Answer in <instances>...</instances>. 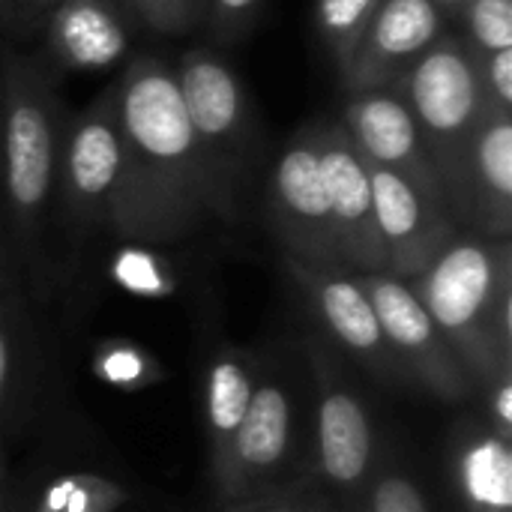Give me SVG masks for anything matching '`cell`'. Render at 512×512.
<instances>
[{"label":"cell","mask_w":512,"mask_h":512,"mask_svg":"<svg viewBox=\"0 0 512 512\" xmlns=\"http://www.w3.org/2000/svg\"><path fill=\"white\" fill-rule=\"evenodd\" d=\"M294 447V402L288 387L258 369L255 393L249 411L234 438L225 471L219 474L216 495L219 504H234L261 492H273L276 477L288 468Z\"/></svg>","instance_id":"obj_12"},{"label":"cell","mask_w":512,"mask_h":512,"mask_svg":"<svg viewBox=\"0 0 512 512\" xmlns=\"http://www.w3.org/2000/svg\"><path fill=\"white\" fill-rule=\"evenodd\" d=\"M285 264H288V273L306 291V300L315 318L321 321L327 336L336 342V348L354 357L375 378L387 384H408L399 360L393 357L384 339L375 306L357 270H348L339 264H306L288 255H285Z\"/></svg>","instance_id":"obj_10"},{"label":"cell","mask_w":512,"mask_h":512,"mask_svg":"<svg viewBox=\"0 0 512 512\" xmlns=\"http://www.w3.org/2000/svg\"><path fill=\"white\" fill-rule=\"evenodd\" d=\"M339 258L357 273H384L369 165L339 120L312 123Z\"/></svg>","instance_id":"obj_11"},{"label":"cell","mask_w":512,"mask_h":512,"mask_svg":"<svg viewBox=\"0 0 512 512\" xmlns=\"http://www.w3.org/2000/svg\"><path fill=\"white\" fill-rule=\"evenodd\" d=\"M129 12V0H57L45 18L48 54L69 72L117 66L132 42Z\"/></svg>","instance_id":"obj_17"},{"label":"cell","mask_w":512,"mask_h":512,"mask_svg":"<svg viewBox=\"0 0 512 512\" xmlns=\"http://www.w3.org/2000/svg\"><path fill=\"white\" fill-rule=\"evenodd\" d=\"M111 90L129 174L123 240L162 243L204 216L231 219L237 204L189 123L174 69L138 54Z\"/></svg>","instance_id":"obj_1"},{"label":"cell","mask_w":512,"mask_h":512,"mask_svg":"<svg viewBox=\"0 0 512 512\" xmlns=\"http://www.w3.org/2000/svg\"><path fill=\"white\" fill-rule=\"evenodd\" d=\"M219 512H324L306 501H297L291 495H279V492H261L234 504H222Z\"/></svg>","instance_id":"obj_26"},{"label":"cell","mask_w":512,"mask_h":512,"mask_svg":"<svg viewBox=\"0 0 512 512\" xmlns=\"http://www.w3.org/2000/svg\"><path fill=\"white\" fill-rule=\"evenodd\" d=\"M318 381L315 405V471L327 492L342 504H360L378 468L372 414L351 381L339 372L333 354L312 348Z\"/></svg>","instance_id":"obj_7"},{"label":"cell","mask_w":512,"mask_h":512,"mask_svg":"<svg viewBox=\"0 0 512 512\" xmlns=\"http://www.w3.org/2000/svg\"><path fill=\"white\" fill-rule=\"evenodd\" d=\"M459 225L471 234L510 240L512 228V117L492 108L477 126L462 174Z\"/></svg>","instance_id":"obj_16"},{"label":"cell","mask_w":512,"mask_h":512,"mask_svg":"<svg viewBox=\"0 0 512 512\" xmlns=\"http://www.w3.org/2000/svg\"><path fill=\"white\" fill-rule=\"evenodd\" d=\"M63 135L60 102L45 72L30 60H9L3 66L0 189L6 195L15 237L30 264L57 189Z\"/></svg>","instance_id":"obj_3"},{"label":"cell","mask_w":512,"mask_h":512,"mask_svg":"<svg viewBox=\"0 0 512 512\" xmlns=\"http://www.w3.org/2000/svg\"><path fill=\"white\" fill-rule=\"evenodd\" d=\"M453 474L465 512H512L510 441L492 426H468L453 450Z\"/></svg>","instance_id":"obj_19"},{"label":"cell","mask_w":512,"mask_h":512,"mask_svg":"<svg viewBox=\"0 0 512 512\" xmlns=\"http://www.w3.org/2000/svg\"><path fill=\"white\" fill-rule=\"evenodd\" d=\"M57 189L63 210L78 231L105 228L123 237L129 174L114 90H105L69 123L60 150Z\"/></svg>","instance_id":"obj_5"},{"label":"cell","mask_w":512,"mask_h":512,"mask_svg":"<svg viewBox=\"0 0 512 512\" xmlns=\"http://www.w3.org/2000/svg\"><path fill=\"white\" fill-rule=\"evenodd\" d=\"M432 3H435L438 9H459L465 0H432Z\"/></svg>","instance_id":"obj_29"},{"label":"cell","mask_w":512,"mask_h":512,"mask_svg":"<svg viewBox=\"0 0 512 512\" xmlns=\"http://www.w3.org/2000/svg\"><path fill=\"white\" fill-rule=\"evenodd\" d=\"M0 273H3V261H0Z\"/></svg>","instance_id":"obj_32"},{"label":"cell","mask_w":512,"mask_h":512,"mask_svg":"<svg viewBox=\"0 0 512 512\" xmlns=\"http://www.w3.org/2000/svg\"><path fill=\"white\" fill-rule=\"evenodd\" d=\"M264 0H207L204 18L210 21V30L222 42L240 39L258 18Z\"/></svg>","instance_id":"obj_24"},{"label":"cell","mask_w":512,"mask_h":512,"mask_svg":"<svg viewBox=\"0 0 512 512\" xmlns=\"http://www.w3.org/2000/svg\"><path fill=\"white\" fill-rule=\"evenodd\" d=\"M360 282L375 306L384 339L399 360L408 384H417L444 402L474 399L477 390L468 372L429 318L414 288L390 273H360Z\"/></svg>","instance_id":"obj_8"},{"label":"cell","mask_w":512,"mask_h":512,"mask_svg":"<svg viewBox=\"0 0 512 512\" xmlns=\"http://www.w3.org/2000/svg\"><path fill=\"white\" fill-rule=\"evenodd\" d=\"M441 30L444 18L432 0H381L339 69L348 93L396 87L435 39L444 36Z\"/></svg>","instance_id":"obj_14"},{"label":"cell","mask_w":512,"mask_h":512,"mask_svg":"<svg viewBox=\"0 0 512 512\" xmlns=\"http://www.w3.org/2000/svg\"><path fill=\"white\" fill-rule=\"evenodd\" d=\"M12 378V330H9V300H6V273H0V414L6 405Z\"/></svg>","instance_id":"obj_27"},{"label":"cell","mask_w":512,"mask_h":512,"mask_svg":"<svg viewBox=\"0 0 512 512\" xmlns=\"http://www.w3.org/2000/svg\"><path fill=\"white\" fill-rule=\"evenodd\" d=\"M129 6L150 30L165 36L189 33L204 18L198 0H129Z\"/></svg>","instance_id":"obj_23"},{"label":"cell","mask_w":512,"mask_h":512,"mask_svg":"<svg viewBox=\"0 0 512 512\" xmlns=\"http://www.w3.org/2000/svg\"><path fill=\"white\" fill-rule=\"evenodd\" d=\"M267 213L288 258L345 267L330 222L312 126L300 129L279 150L267 177Z\"/></svg>","instance_id":"obj_9"},{"label":"cell","mask_w":512,"mask_h":512,"mask_svg":"<svg viewBox=\"0 0 512 512\" xmlns=\"http://www.w3.org/2000/svg\"><path fill=\"white\" fill-rule=\"evenodd\" d=\"M456 12H462L474 51L489 54L512 48V0H465Z\"/></svg>","instance_id":"obj_21"},{"label":"cell","mask_w":512,"mask_h":512,"mask_svg":"<svg viewBox=\"0 0 512 512\" xmlns=\"http://www.w3.org/2000/svg\"><path fill=\"white\" fill-rule=\"evenodd\" d=\"M369 180L384 273L411 282L459 234V225L444 204L423 195L405 177L369 165Z\"/></svg>","instance_id":"obj_13"},{"label":"cell","mask_w":512,"mask_h":512,"mask_svg":"<svg viewBox=\"0 0 512 512\" xmlns=\"http://www.w3.org/2000/svg\"><path fill=\"white\" fill-rule=\"evenodd\" d=\"M369 512H432L423 486L402 468H375L366 489Z\"/></svg>","instance_id":"obj_22"},{"label":"cell","mask_w":512,"mask_h":512,"mask_svg":"<svg viewBox=\"0 0 512 512\" xmlns=\"http://www.w3.org/2000/svg\"><path fill=\"white\" fill-rule=\"evenodd\" d=\"M0 132H3V63H0Z\"/></svg>","instance_id":"obj_30"},{"label":"cell","mask_w":512,"mask_h":512,"mask_svg":"<svg viewBox=\"0 0 512 512\" xmlns=\"http://www.w3.org/2000/svg\"><path fill=\"white\" fill-rule=\"evenodd\" d=\"M339 123L345 126L348 138L354 141V147L369 165H378L405 177L423 195L447 207L441 177L429 159L420 126L411 108L405 105V99L396 93V87L351 93Z\"/></svg>","instance_id":"obj_15"},{"label":"cell","mask_w":512,"mask_h":512,"mask_svg":"<svg viewBox=\"0 0 512 512\" xmlns=\"http://www.w3.org/2000/svg\"><path fill=\"white\" fill-rule=\"evenodd\" d=\"M198 3H201V9H204V6H207V0H198Z\"/></svg>","instance_id":"obj_31"},{"label":"cell","mask_w":512,"mask_h":512,"mask_svg":"<svg viewBox=\"0 0 512 512\" xmlns=\"http://www.w3.org/2000/svg\"><path fill=\"white\" fill-rule=\"evenodd\" d=\"M477 69L489 102L495 108L512 111V48L489 51V54L477 51Z\"/></svg>","instance_id":"obj_25"},{"label":"cell","mask_w":512,"mask_h":512,"mask_svg":"<svg viewBox=\"0 0 512 512\" xmlns=\"http://www.w3.org/2000/svg\"><path fill=\"white\" fill-rule=\"evenodd\" d=\"M396 93L420 126L429 159L441 177L444 201L459 225L465 156L477 126L495 108L480 81L477 51L456 36H438L396 81Z\"/></svg>","instance_id":"obj_4"},{"label":"cell","mask_w":512,"mask_h":512,"mask_svg":"<svg viewBox=\"0 0 512 512\" xmlns=\"http://www.w3.org/2000/svg\"><path fill=\"white\" fill-rule=\"evenodd\" d=\"M258 381V363L252 354L222 345L204 375V435L210 450V474L219 480V474L228 465L234 438L240 432V423L249 411L252 393Z\"/></svg>","instance_id":"obj_18"},{"label":"cell","mask_w":512,"mask_h":512,"mask_svg":"<svg viewBox=\"0 0 512 512\" xmlns=\"http://www.w3.org/2000/svg\"><path fill=\"white\" fill-rule=\"evenodd\" d=\"M54 6L57 0H0V18L6 24H39Z\"/></svg>","instance_id":"obj_28"},{"label":"cell","mask_w":512,"mask_h":512,"mask_svg":"<svg viewBox=\"0 0 512 512\" xmlns=\"http://www.w3.org/2000/svg\"><path fill=\"white\" fill-rule=\"evenodd\" d=\"M174 75L189 123L216 177L237 204V186L255 147V117L249 96L231 66L204 48L186 51Z\"/></svg>","instance_id":"obj_6"},{"label":"cell","mask_w":512,"mask_h":512,"mask_svg":"<svg viewBox=\"0 0 512 512\" xmlns=\"http://www.w3.org/2000/svg\"><path fill=\"white\" fill-rule=\"evenodd\" d=\"M378 3L381 0H315L318 30H321L339 69L348 60L357 36L363 33L366 21L372 18Z\"/></svg>","instance_id":"obj_20"},{"label":"cell","mask_w":512,"mask_h":512,"mask_svg":"<svg viewBox=\"0 0 512 512\" xmlns=\"http://www.w3.org/2000/svg\"><path fill=\"white\" fill-rule=\"evenodd\" d=\"M459 357L477 393L512 381V246L456 234L408 282Z\"/></svg>","instance_id":"obj_2"}]
</instances>
